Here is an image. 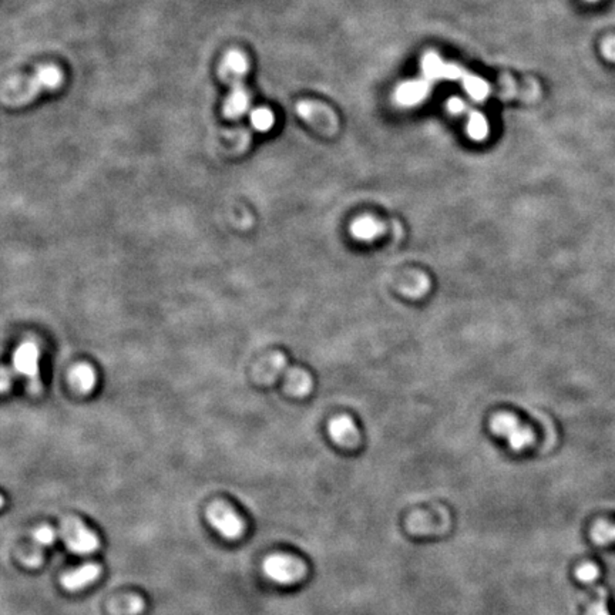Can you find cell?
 Returning <instances> with one entry per match:
<instances>
[{
    "instance_id": "3",
    "label": "cell",
    "mask_w": 615,
    "mask_h": 615,
    "mask_svg": "<svg viewBox=\"0 0 615 615\" xmlns=\"http://www.w3.org/2000/svg\"><path fill=\"white\" fill-rule=\"evenodd\" d=\"M60 537L73 553L80 555L91 554L98 547L97 536L76 517L63 519L60 524Z\"/></svg>"
},
{
    "instance_id": "13",
    "label": "cell",
    "mask_w": 615,
    "mask_h": 615,
    "mask_svg": "<svg viewBox=\"0 0 615 615\" xmlns=\"http://www.w3.org/2000/svg\"><path fill=\"white\" fill-rule=\"evenodd\" d=\"M288 369L286 366V359L283 355L281 354H272L266 358H264L258 365H256V372H255V378L259 382H269V380H275L281 373H285V371Z\"/></svg>"
},
{
    "instance_id": "12",
    "label": "cell",
    "mask_w": 615,
    "mask_h": 615,
    "mask_svg": "<svg viewBox=\"0 0 615 615\" xmlns=\"http://www.w3.org/2000/svg\"><path fill=\"white\" fill-rule=\"evenodd\" d=\"M251 104V94L245 86L232 87L224 103V115L231 120L242 117Z\"/></svg>"
},
{
    "instance_id": "28",
    "label": "cell",
    "mask_w": 615,
    "mask_h": 615,
    "mask_svg": "<svg viewBox=\"0 0 615 615\" xmlns=\"http://www.w3.org/2000/svg\"><path fill=\"white\" fill-rule=\"evenodd\" d=\"M587 2H598V0H587Z\"/></svg>"
},
{
    "instance_id": "22",
    "label": "cell",
    "mask_w": 615,
    "mask_h": 615,
    "mask_svg": "<svg viewBox=\"0 0 615 615\" xmlns=\"http://www.w3.org/2000/svg\"><path fill=\"white\" fill-rule=\"evenodd\" d=\"M592 540L597 544H609L615 541V524L608 521H599L591 533Z\"/></svg>"
},
{
    "instance_id": "23",
    "label": "cell",
    "mask_w": 615,
    "mask_h": 615,
    "mask_svg": "<svg viewBox=\"0 0 615 615\" xmlns=\"http://www.w3.org/2000/svg\"><path fill=\"white\" fill-rule=\"evenodd\" d=\"M597 598L589 604L587 609V615H609L606 606V591L602 587H595Z\"/></svg>"
},
{
    "instance_id": "21",
    "label": "cell",
    "mask_w": 615,
    "mask_h": 615,
    "mask_svg": "<svg viewBox=\"0 0 615 615\" xmlns=\"http://www.w3.org/2000/svg\"><path fill=\"white\" fill-rule=\"evenodd\" d=\"M249 123L256 131L266 132L273 127L275 115L266 107H256L249 113Z\"/></svg>"
},
{
    "instance_id": "11",
    "label": "cell",
    "mask_w": 615,
    "mask_h": 615,
    "mask_svg": "<svg viewBox=\"0 0 615 615\" xmlns=\"http://www.w3.org/2000/svg\"><path fill=\"white\" fill-rule=\"evenodd\" d=\"M56 538V531L53 527L50 526H42L39 527L35 534H33V541L35 546L32 547V550L23 555L22 561L28 565V567H38L40 565L42 560H43V548L49 547L50 544H53Z\"/></svg>"
},
{
    "instance_id": "15",
    "label": "cell",
    "mask_w": 615,
    "mask_h": 615,
    "mask_svg": "<svg viewBox=\"0 0 615 615\" xmlns=\"http://www.w3.org/2000/svg\"><path fill=\"white\" fill-rule=\"evenodd\" d=\"M107 608L111 615H140L144 611V601L138 595L128 594L111 599Z\"/></svg>"
},
{
    "instance_id": "10",
    "label": "cell",
    "mask_w": 615,
    "mask_h": 615,
    "mask_svg": "<svg viewBox=\"0 0 615 615\" xmlns=\"http://www.w3.org/2000/svg\"><path fill=\"white\" fill-rule=\"evenodd\" d=\"M329 436L341 446L354 447L359 441V431L349 416H338L329 422Z\"/></svg>"
},
{
    "instance_id": "2",
    "label": "cell",
    "mask_w": 615,
    "mask_h": 615,
    "mask_svg": "<svg viewBox=\"0 0 615 615\" xmlns=\"http://www.w3.org/2000/svg\"><path fill=\"white\" fill-rule=\"evenodd\" d=\"M492 430L504 437L512 450L520 451L529 447L534 441V433L527 426H523L520 420L510 413H499L492 420Z\"/></svg>"
},
{
    "instance_id": "16",
    "label": "cell",
    "mask_w": 615,
    "mask_h": 615,
    "mask_svg": "<svg viewBox=\"0 0 615 615\" xmlns=\"http://www.w3.org/2000/svg\"><path fill=\"white\" fill-rule=\"evenodd\" d=\"M69 379H70V383H72V385H73L79 392H81V393H87V392L93 390V388L96 386L97 376H96V371H94L90 365H87V363H81V365L74 366V368L70 371Z\"/></svg>"
},
{
    "instance_id": "24",
    "label": "cell",
    "mask_w": 615,
    "mask_h": 615,
    "mask_svg": "<svg viewBox=\"0 0 615 615\" xmlns=\"http://www.w3.org/2000/svg\"><path fill=\"white\" fill-rule=\"evenodd\" d=\"M598 575H599V571H598L597 565H594L591 563H585L581 567H578V570H577V578L585 584L597 581Z\"/></svg>"
},
{
    "instance_id": "25",
    "label": "cell",
    "mask_w": 615,
    "mask_h": 615,
    "mask_svg": "<svg viewBox=\"0 0 615 615\" xmlns=\"http://www.w3.org/2000/svg\"><path fill=\"white\" fill-rule=\"evenodd\" d=\"M468 108L469 107L466 106V103L458 97H451L447 100V110L453 114H465Z\"/></svg>"
},
{
    "instance_id": "19",
    "label": "cell",
    "mask_w": 615,
    "mask_h": 615,
    "mask_svg": "<svg viewBox=\"0 0 615 615\" xmlns=\"http://www.w3.org/2000/svg\"><path fill=\"white\" fill-rule=\"evenodd\" d=\"M444 66L446 62H443L440 59V56L434 52H429L423 56L422 60V72L426 80L436 81V80H443V72H444Z\"/></svg>"
},
{
    "instance_id": "6",
    "label": "cell",
    "mask_w": 615,
    "mask_h": 615,
    "mask_svg": "<svg viewBox=\"0 0 615 615\" xmlns=\"http://www.w3.org/2000/svg\"><path fill=\"white\" fill-rule=\"evenodd\" d=\"M207 519L211 526L225 538L237 540L244 531V523L237 513L225 503L215 502L207 510Z\"/></svg>"
},
{
    "instance_id": "4",
    "label": "cell",
    "mask_w": 615,
    "mask_h": 615,
    "mask_svg": "<svg viewBox=\"0 0 615 615\" xmlns=\"http://www.w3.org/2000/svg\"><path fill=\"white\" fill-rule=\"evenodd\" d=\"M265 575L278 584H295L306 572L305 564L290 555L273 554L264 561Z\"/></svg>"
},
{
    "instance_id": "7",
    "label": "cell",
    "mask_w": 615,
    "mask_h": 615,
    "mask_svg": "<svg viewBox=\"0 0 615 615\" xmlns=\"http://www.w3.org/2000/svg\"><path fill=\"white\" fill-rule=\"evenodd\" d=\"M248 70H249V63L247 56L242 52L232 49L224 55L220 63L218 76L225 84H230V87L232 89L238 86H245L244 79Z\"/></svg>"
},
{
    "instance_id": "17",
    "label": "cell",
    "mask_w": 615,
    "mask_h": 615,
    "mask_svg": "<svg viewBox=\"0 0 615 615\" xmlns=\"http://www.w3.org/2000/svg\"><path fill=\"white\" fill-rule=\"evenodd\" d=\"M460 81H461V84H463L468 94L476 101H483L490 94V84L485 79L475 76L469 72H465V74H463V77H461Z\"/></svg>"
},
{
    "instance_id": "18",
    "label": "cell",
    "mask_w": 615,
    "mask_h": 615,
    "mask_svg": "<svg viewBox=\"0 0 615 615\" xmlns=\"http://www.w3.org/2000/svg\"><path fill=\"white\" fill-rule=\"evenodd\" d=\"M468 115V132L472 140L475 141H483L489 135V123L486 117L476 110L468 108L465 111Z\"/></svg>"
},
{
    "instance_id": "14",
    "label": "cell",
    "mask_w": 615,
    "mask_h": 615,
    "mask_svg": "<svg viewBox=\"0 0 615 615\" xmlns=\"http://www.w3.org/2000/svg\"><path fill=\"white\" fill-rule=\"evenodd\" d=\"M383 225L372 217H361L351 225V234L355 239L362 242H372L383 232Z\"/></svg>"
},
{
    "instance_id": "9",
    "label": "cell",
    "mask_w": 615,
    "mask_h": 615,
    "mask_svg": "<svg viewBox=\"0 0 615 615\" xmlns=\"http://www.w3.org/2000/svg\"><path fill=\"white\" fill-rule=\"evenodd\" d=\"M101 574V567L94 563H87L79 568L66 572L62 577V585L67 591H79L93 584Z\"/></svg>"
},
{
    "instance_id": "5",
    "label": "cell",
    "mask_w": 615,
    "mask_h": 615,
    "mask_svg": "<svg viewBox=\"0 0 615 615\" xmlns=\"http://www.w3.org/2000/svg\"><path fill=\"white\" fill-rule=\"evenodd\" d=\"M13 368L29 379L32 392L40 390V351L36 344L25 342L13 354Z\"/></svg>"
},
{
    "instance_id": "26",
    "label": "cell",
    "mask_w": 615,
    "mask_h": 615,
    "mask_svg": "<svg viewBox=\"0 0 615 615\" xmlns=\"http://www.w3.org/2000/svg\"><path fill=\"white\" fill-rule=\"evenodd\" d=\"M602 55L605 56L606 60L615 62V38H608L604 43H602Z\"/></svg>"
},
{
    "instance_id": "1",
    "label": "cell",
    "mask_w": 615,
    "mask_h": 615,
    "mask_svg": "<svg viewBox=\"0 0 615 615\" xmlns=\"http://www.w3.org/2000/svg\"><path fill=\"white\" fill-rule=\"evenodd\" d=\"M63 72L55 64H43L29 76L9 77L2 86L5 106L28 104L43 91H53L63 84Z\"/></svg>"
},
{
    "instance_id": "8",
    "label": "cell",
    "mask_w": 615,
    "mask_h": 615,
    "mask_svg": "<svg viewBox=\"0 0 615 615\" xmlns=\"http://www.w3.org/2000/svg\"><path fill=\"white\" fill-rule=\"evenodd\" d=\"M431 83L429 80L419 79L402 83L395 91V100L403 107H413L422 103L430 93Z\"/></svg>"
},
{
    "instance_id": "20",
    "label": "cell",
    "mask_w": 615,
    "mask_h": 615,
    "mask_svg": "<svg viewBox=\"0 0 615 615\" xmlns=\"http://www.w3.org/2000/svg\"><path fill=\"white\" fill-rule=\"evenodd\" d=\"M311 386H312V382H311L310 375H306L305 372L296 371V369L288 371L286 388L289 392H292L293 395L302 396V395L310 393Z\"/></svg>"
},
{
    "instance_id": "27",
    "label": "cell",
    "mask_w": 615,
    "mask_h": 615,
    "mask_svg": "<svg viewBox=\"0 0 615 615\" xmlns=\"http://www.w3.org/2000/svg\"><path fill=\"white\" fill-rule=\"evenodd\" d=\"M12 382V375H9L8 373V368H4V376H2V389H4V392H6L8 389H9V383L8 382Z\"/></svg>"
}]
</instances>
